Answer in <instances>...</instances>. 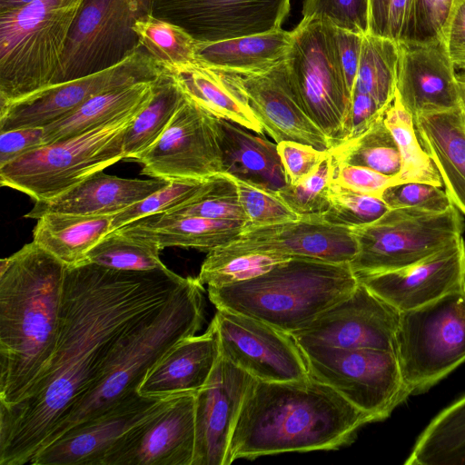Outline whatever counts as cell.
I'll use <instances>...</instances> for the list:
<instances>
[{"instance_id":"6da1fadb","label":"cell","mask_w":465,"mask_h":465,"mask_svg":"<svg viewBox=\"0 0 465 465\" xmlns=\"http://www.w3.org/2000/svg\"><path fill=\"white\" fill-rule=\"evenodd\" d=\"M185 278L167 267H67L56 345L25 396L0 405V465L30 464L97 381L120 341L162 307Z\"/></svg>"},{"instance_id":"7a4b0ae2","label":"cell","mask_w":465,"mask_h":465,"mask_svg":"<svg viewBox=\"0 0 465 465\" xmlns=\"http://www.w3.org/2000/svg\"><path fill=\"white\" fill-rule=\"evenodd\" d=\"M370 422V415L312 375L280 382L255 379L233 428L229 460L336 450Z\"/></svg>"},{"instance_id":"3957f363","label":"cell","mask_w":465,"mask_h":465,"mask_svg":"<svg viewBox=\"0 0 465 465\" xmlns=\"http://www.w3.org/2000/svg\"><path fill=\"white\" fill-rule=\"evenodd\" d=\"M66 269L35 242L0 261V405L19 401L54 351Z\"/></svg>"},{"instance_id":"277c9868","label":"cell","mask_w":465,"mask_h":465,"mask_svg":"<svg viewBox=\"0 0 465 465\" xmlns=\"http://www.w3.org/2000/svg\"><path fill=\"white\" fill-rule=\"evenodd\" d=\"M203 305V284L197 278L185 277L162 307L120 341L95 383L73 407L51 435L47 445L75 425L103 414L138 393L147 371L177 342L195 335L201 329Z\"/></svg>"},{"instance_id":"5b68a950","label":"cell","mask_w":465,"mask_h":465,"mask_svg":"<svg viewBox=\"0 0 465 465\" xmlns=\"http://www.w3.org/2000/svg\"><path fill=\"white\" fill-rule=\"evenodd\" d=\"M359 280L350 263L291 257L236 284L208 288L217 309L241 313L293 333L348 296Z\"/></svg>"},{"instance_id":"8992f818","label":"cell","mask_w":465,"mask_h":465,"mask_svg":"<svg viewBox=\"0 0 465 465\" xmlns=\"http://www.w3.org/2000/svg\"><path fill=\"white\" fill-rule=\"evenodd\" d=\"M83 0H36L0 10V107L55 84Z\"/></svg>"},{"instance_id":"52a82bcc","label":"cell","mask_w":465,"mask_h":465,"mask_svg":"<svg viewBox=\"0 0 465 465\" xmlns=\"http://www.w3.org/2000/svg\"><path fill=\"white\" fill-rule=\"evenodd\" d=\"M143 108L81 134L46 143L1 166V185L35 202L64 193L124 159V133Z\"/></svg>"},{"instance_id":"ba28073f","label":"cell","mask_w":465,"mask_h":465,"mask_svg":"<svg viewBox=\"0 0 465 465\" xmlns=\"http://www.w3.org/2000/svg\"><path fill=\"white\" fill-rule=\"evenodd\" d=\"M395 353L410 395L426 391L465 362V288L400 312Z\"/></svg>"},{"instance_id":"9c48e42d","label":"cell","mask_w":465,"mask_h":465,"mask_svg":"<svg viewBox=\"0 0 465 465\" xmlns=\"http://www.w3.org/2000/svg\"><path fill=\"white\" fill-rule=\"evenodd\" d=\"M357 253L350 266L357 278L416 263L462 237L461 213L416 208L390 209L378 220L351 228Z\"/></svg>"},{"instance_id":"30bf717a","label":"cell","mask_w":465,"mask_h":465,"mask_svg":"<svg viewBox=\"0 0 465 465\" xmlns=\"http://www.w3.org/2000/svg\"><path fill=\"white\" fill-rule=\"evenodd\" d=\"M292 35L285 60L291 84L333 146L341 140L351 94L338 60L332 25L314 17L302 18Z\"/></svg>"},{"instance_id":"8fae6325","label":"cell","mask_w":465,"mask_h":465,"mask_svg":"<svg viewBox=\"0 0 465 465\" xmlns=\"http://www.w3.org/2000/svg\"><path fill=\"white\" fill-rule=\"evenodd\" d=\"M301 351L310 375L331 387L373 421L388 418L410 396L395 351L324 347Z\"/></svg>"},{"instance_id":"7c38bea8","label":"cell","mask_w":465,"mask_h":465,"mask_svg":"<svg viewBox=\"0 0 465 465\" xmlns=\"http://www.w3.org/2000/svg\"><path fill=\"white\" fill-rule=\"evenodd\" d=\"M155 0H83L71 27L56 83L110 67L141 48L133 25Z\"/></svg>"},{"instance_id":"4fadbf2b","label":"cell","mask_w":465,"mask_h":465,"mask_svg":"<svg viewBox=\"0 0 465 465\" xmlns=\"http://www.w3.org/2000/svg\"><path fill=\"white\" fill-rule=\"evenodd\" d=\"M164 71L143 47L95 73L59 82L0 107V132L45 127L99 94L158 79Z\"/></svg>"},{"instance_id":"5bb4252c","label":"cell","mask_w":465,"mask_h":465,"mask_svg":"<svg viewBox=\"0 0 465 465\" xmlns=\"http://www.w3.org/2000/svg\"><path fill=\"white\" fill-rule=\"evenodd\" d=\"M400 312L360 281L345 298L292 333L301 349H378L395 351Z\"/></svg>"},{"instance_id":"9a60e30c","label":"cell","mask_w":465,"mask_h":465,"mask_svg":"<svg viewBox=\"0 0 465 465\" xmlns=\"http://www.w3.org/2000/svg\"><path fill=\"white\" fill-rule=\"evenodd\" d=\"M212 322L221 355L254 379L280 382L310 375L305 358L290 333L224 309H217Z\"/></svg>"},{"instance_id":"2e32d148","label":"cell","mask_w":465,"mask_h":465,"mask_svg":"<svg viewBox=\"0 0 465 465\" xmlns=\"http://www.w3.org/2000/svg\"><path fill=\"white\" fill-rule=\"evenodd\" d=\"M214 115L184 100L158 140L136 162L153 178L203 180L222 173Z\"/></svg>"},{"instance_id":"e0dca14e","label":"cell","mask_w":465,"mask_h":465,"mask_svg":"<svg viewBox=\"0 0 465 465\" xmlns=\"http://www.w3.org/2000/svg\"><path fill=\"white\" fill-rule=\"evenodd\" d=\"M194 450L195 393H183L125 433L101 465H193Z\"/></svg>"},{"instance_id":"ac0fdd59","label":"cell","mask_w":465,"mask_h":465,"mask_svg":"<svg viewBox=\"0 0 465 465\" xmlns=\"http://www.w3.org/2000/svg\"><path fill=\"white\" fill-rule=\"evenodd\" d=\"M291 0H159L171 22L198 42H217L281 29Z\"/></svg>"},{"instance_id":"d6986e66","label":"cell","mask_w":465,"mask_h":465,"mask_svg":"<svg viewBox=\"0 0 465 465\" xmlns=\"http://www.w3.org/2000/svg\"><path fill=\"white\" fill-rule=\"evenodd\" d=\"M255 379L220 358L195 393V450L193 465H230L229 445L248 389Z\"/></svg>"},{"instance_id":"ffe728a7","label":"cell","mask_w":465,"mask_h":465,"mask_svg":"<svg viewBox=\"0 0 465 465\" xmlns=\"http://www.w3.org/2000/svg\"><path fill=\"white\" fill-rule=\"evenodd\" d=\"M225 252H275L333 263H350L357 253L351 228L329 223L319 216L295 221L245 226L238 239L219 247Z\"/></svg>"},{"instance_id":"44dd1931","label":"cell","mask_w":465,"mask_h":465,"mask_svg":"<svg viewBox=\"0 0 465 465\" xmlns=\"http://www.w3.org/2000/svg\"><path fill=\"white\" fill-rule=\"evenodd\" d=\"M397 44L396 94L413 117L463 106L457 71L442 40Z\"/></svg>"},{"instance_id":"7402d4cb","label":"cell","mask_w":465,"mask_h":465,"mask_svg":"<svg viewBox=\"0 0 465 465\" xmlns=\"http://www.w3.org/2000/svg\"><path fill=\"white\" fill-rule=\"evenodd\" d=\"M171 397L134 394L65 431L44 448L30 464L101 465L106 453L125 433L161 409Z\"/></svg>"},{"instance_id":"603a6c76","label":"cell","mask_w":465,"mask_h":465,"mask_svg":"<svg viewBox=\"0 0 465 465\" xmlns=\"http://www.w3.org/2000/svg\"><path fill=\"white\" fill-rule=\"evenodd\" d=\"M358 280L400 312L417 309L465 288V241L461 237L407 267Z\"/></svg>"},{"instance_id":"cb8c5ba5","label":"cell","mask_w":465,"mask_h":465,"mask_svg":"<svg viewBox=\"0 0 465 465\" xmlns=\"http://www.w3.org/2000/svg\"><path fill=\"white\" fill-rule=\"evenodd\" d=\"M240 80L255 116L276 143L293 141L322 151L331 147L294 91L285 61L264 74L240 75Z\"/></svg>"},{"instance_id":"d4e9b609","label":"cell","mask_w":465,"mask_h":465,"mask_svg":"<svg viewBox=\"0 0 465 465\" xmlns=\"http://www.w3.org/2000/svg\"><path fill=\"white\" fill-rule=\"evenodd\" d=\"M221 355L213 322L201 335L187 337L166 351L146 372L138 393L166 398L196 393L210 378Z\"/></svg>"},{"instance_id":"484cf974","label":"cell","mask_w":465,"mask_h":465,"mask_svg":"<svg viewBox=\"0 0 465 465\" xmlns=\"http://www.w3.org/2000/svg\"><path fill=\"white\" fill-rule=\"evenodd\" d=\"M169 183L158 178H121L99 171L54 198L35 202L25 218L38 219L50 213L114 215Z\"/></svg>"},{"instance_id":"4316f807","label":"cell","mask_w":465,"mask_h":465,"mask_svg":"<svg viewBox=\"0 0 465 465\" xmlns=\"http://www.w3.org/2000/svg\"><path fill=\"white\" fill-rule=\"evenodd\" d=\"M213 123L223 173L272 192L287 184L276 143L228 120Z\"/></svg>"},{"instance_id":"83f0119b","label":"cell","mask_w":465,"mask_h":465,"mask_svg":"<svg viewBox=\"0 0 465 465\" xmlns=\"http://www.w3.org/2000/svg\"><path fill=\"white\" fill-rule=\"evenodd\" d=\"M422 148L439 172L445 192L465 215V109L463 106L413 117Z\"/></svg>"},{"instance_id":"f1b7e54d","label":"cell","mask_w":465,"mask_h":465,"mask_svg":"<svg viewBox=\"0 0 465 465\" xmlns=\"http://www.w3.org/2000/svg\"><path fill=\"white\" fill-rule=\"evenodd\" d=\"M167 73L183 96L214 115L240 124L256 134L264 130L255 116L240 75L218 71L200 64Z\"/></svg>"},{"instance_id":"f546056e","label":"cell","mask_w":465,"mask_h":465,"mask_svg":"<svg viewBox=\"0 0 465 465\" xmlns=\"http://www.w3.org/2000/svg\"><path fill=\"white\" fill-rule=\"evenodd\" d=\"M292 38V32L281 28L217 42H198L197 64L241 76L264 74L286 60Z\"/></svg>"},{"instance_id":"4dcf8cb0","label":"cell","mask_w":465,"mask_h":465,"mask_svg":"<svg viewBox=\"0 0 465 465\" xmlns=\"http://www.w3.org/2000/svg\"><path fill=\"white\" fill-rule=\"evenodd\" d=\"M245 226L239 221L157 213L123 227L154 241L162 250L182 247L210 252L238 239Z\"/></svg>"},{"instance_id":"1f68e13d","label":"cell","mask_w":465,"mask_h":465,"mask_svg":"<svg viewBox=\"0 0 465 465\" xmlns=\"http://www.w3.org/2000/svg\"><path fill=\"white\" fill-rule=\"evenodd\" d=\"M114 215L50 213L37 219L33 242L67 267L86 262L88 252L112 231Z\"/></svg>"},{"instance_id":"d6a6232c","label":"cell","mask_w":465,"mask_h":465,"mask_svg":"<svg viewBox=\"0 0 465 465\" xmlns=\"http://www.w3.org/2000/svg\"><path fill=\"white\" fill-rule=\"evenodd\" d=\"M156 80L93 96L72 114L44 127L45 144L81 134L143 108L153 96Z\"/></svg>"},{"instance_id":"836d02e7","label":"cell","mask_w":465,"mask_h":465,"mask_svg":"<svg viewBox=\"0 0 465 465\" xmlns=\"http://www.w3.org/2000/svg\"><path fill=\"white\" fill-rule=\"evenodd\" d=\"M404 464L465 465V395L430 420Z\"/></svg>"},{"instance_id":"e575fe53","label":"cell","mask_w":465,"mask_h":465,"mask_svg":"<svg viewBox=\"0 0 465 465\" xmlns=\"http://www.w3.org/2000/svg\"><path fill=\"white\" fill-rule=\"evenodd\" d=\"M183 100L173 78L164 72L155 81L152 98L124 133V159L136 161L148 150L163 134Z\"/></svg>"},{"instance_id":"d590c367","label":"cell","mask_w":465,"mask_h":465,"mask_svg":"<svg viewBox=\"0 0 465 465\" xmlns=\"http://www.w3.org/2000/svg\"><path fill=\"white\" fill-rule=\"evenodd\" d=\"M398 64L397 42L388 36L364 35L353 92L371 96L387 109L396 93Z\"/></svg>"},{"instance_id":"8d00e7d4","label":"cell","mask_w":465,"mask_h":465,"mask_svg":"<svg viewBox=\"0 0 465 465\" xmlns=\"http://www.w3.org/2000/svg\"><path fill=\"white\" fill-rule=\"evenodd\" d=\"M133 29L141 46L164 71L197 64V44L184 28L153 14L136 20Z\"/></svg>"},{"instance_id":"74e56055","label":"cell","mask_w":465,"mask_h":465,"mask_svg":"<svg viewBox=\"0 0 465 465\" xmlns=\"http://www.w3.org/2000/svg\"><path fill=\"white\" fill-rule=\"evenodd\" d=\"M328 152L335 163L364 166L398 178L401 173V153L384 114L361 134L331 146Z\"/></svg>"},{"instance_id":"f35d334b","label":"cell","mask_w":465,"mask_h":465,"mask_svg":"<svg viewBox=\"0 0 465 465\" xmlns=\"http://www.w3.org/2000/svg\"><path fill=\"white\" fill-rule=\"evenodd\" d=\"M384 123L401 153L400 183H422L441 187L440 175L418 139L413 116L402 105L396 93L384 113Z\"/></svg>"},{"instance_id":"ab89813d","label":"cell","mask_w":465,"mask_h":465,"mask_svg":"<svg viewBox=\"0 0 465 465\" xmlns=\"http://www.w3.org/2000/svg\"><path fill=\"white\" fill-rule=\"evenodd\" d=\"M154 241L124 227L111 231L87 254L86 262L123 271L146 272L166 267Z\"/></svg>"},{"instance_id":"60d3db41","label":"cell","mask_w":465,"mask_h":465,"mask_svg":"<svg viewBox=\"0 0 465 465\" xmlns=\"http://www.w3.org/2000/svg\"><path fill=\"white\" fill-rule=\"evenodd\" d=\"M291 256L275 252H225L220 249L208 252L197 277L208 288L236 284L262 275Z\"/></svg>"},{"instance_id":"b9f144b4","label":"cell","mask_w":465,"mask_h":465,"mask_svg":"<svg viewBox=\"0 0 465 465\" xmlns=\"http://www.w3.org/2000/svg\"><path fill=\"white\" fill-rule=\"evenodd\" d=\"M163 213L239 221L247 225L235 182L230 175L223 173L211 177L203 191L191 201Z\"/></svg>"},{"instance_id":"7bdbcfd3","label":"cell","mask_w":465,"mask_h":465,"mask_svg":"<svg viewBox=\"0 0 465 465\" xmlns=\"http://www.w3.org/2000/svg\"><path fill=\"white\" fill-rule=\"evenodd\" d=\"M210 179L170 181L163 188L114 214L112 231L144 217L166 213L191 201L203 191Z\"/></svg>"},{"instance_id":"ee69618b","label":"cell","mask_w":465,"mask_h":465,"mask_svg":"<svg viewBox=\"0 0 465 465\" xmlns=\"http://www.w3.org/2000/svg\"><path fill=\"white\" fill-rule=\"evenodd\" d=\"M332 160L328 154L316 171L297 184H286L278 196L300 216H320L330 207Z\"/></svg>"},{"instance_id":"f6af8a7d","label":"cell","mask_w":465,"mask_h":465,"mask_svg":"<svg viewBox=\"0 0 465 465\" xmlns=\"http://www.w3.org/2000/svg\"><path fill=\"white\" fill-rule=\"evenodd\" d=\"M389 210L381 197L356 193L331 182L330 207L319 217L329 223L353 228L378 220Z\"/></svg>"},{"instance_id":"bcb514c9","label":"cell","mask_w":465,"mask_h":465,"mask_svg":"<svg viewBox=\"0 0 465 465\" xmlns=\"http://www.w3.org/2000/svg\"><path fill=\"white\" fill-rule=\"evenodd\" d=\"M232 177V176H231ZM239 201L247 219L246 226H264L301 218L276 193L255 184L233 178Z\"/></svg>"},{"instance_id":"7dc6e473","label":"cell","mask_w":465,"mask_h":465,"mask_svg":"<svg viewBox=\"0 0 465 465\" xmlns=\"http://www.w3.org/2000/svg\"><path fill=\"white\" fill-rule=\"evenodd\" d=\"M302 15L362 35L370 32V0H303Z\"/></svg>"},{"instance_id":"c3c4849f","label":"cell","mask_w":465,"mask_h":465,"mask_svg":"<svg viewBox=\"0 0 465 465\" xmlns=\"http://www.w3.org/2000/svg\"><path fill=\"white\" fill-rule=\"evenodd\" d=\"M381 199L390 209L416 208L444 212L453 206L448 193L440 187L422 183H401L388 187Z\"/></svg>"},{"instance_id":"681fc988","label":"cell","mask_w":465,"mask_h":465,"mask_svg":"<svg viewBox=\"0 0 465 465\" xmlns=\"http://www.w3.org/2000/svg\"><path fill=\"white\" fill-rule=\"evenodd\" d=\"M332 165V183L356 193L381 198L388 187L401 183L398 177L388 176L368 167L333 162Z\"/></svg>"},{"instance_id":"f907efd6","label":"cell","mask_w":465,"mask_h":465,"mask_svg":"<svg viewBox=\"0 0 465 465\" xmlns=\"http://www.w3.org/2000/svg\"><path fill=\"white\" fill-rule=\"evenodd\" d=\"M287 184H297L313 173L328 154L312 145L293 141H282L277 143Z\"/></svg>"},{"instance_id":"816d5d0a","label":"cell","mask_w":465,"mask_h":465,"mask_svg":"<svg viewBox=\"0 0 465 465\" xmlns=\"http://www.w3.org/2000/svg\"><path fill=\"white\" fill-rule=\"evenodd\" d=\"M453 3L454 0H416L410 39L443 41L444 27Z\"/></svg>"},{"instance_id":"f5cc1de1","label":"cell","mask_w":465,"mask_h":465,"mask_svg":"<svg viewBox=\"0 0 465 465\" xmlns=\"http://www.w3.org/2000/svg\"><path fill=\"white\" fill-rule=\"evenodd\" d=\"M45 144L44 127L0 132V167Z\"/></svg>"},{"instance_id":"db71d44e","label":"cell","mask_w":465,"mask_h":465,"mask_svg":"<svg viewBox=\"0 0 465 465\" xmlns=\"http://www.w3.org/2000/svg\"><path fill=\"white\" fill-rule=\"evenodd\" d=\"M386 109L370 95L353 92L351 104L340 143L354 138L368 130Z\"/></svg>"},{"instance_id":"11a10c76","label":"cell","mask_w":465,"mask_h":465,"mask_svg":"<svg viewBox=\"0 0 465 465\" xmlns=\"http://www.w3.org/2000/svg\"><path fill=\"white\" fill-rule=\"evenodd\" d=\"M338 60L350 94L352 96L362 45V35L332 25Z\"/></svg>"},{"instance_id":"9f6ffc18","label":"cell","mask_w":465,"mask_h":465,"mask_svg":"<svg viewBox=\"0 0 465 465\" xmlns=\"http://www.w3.org/2000/svg\"><path fill=\"white\" fill-rule=\"evenodd\" d=\"M443 42L456 71L465 74V0H454L444 27Z\"/></svg>"},{"instance_id":"6f0895ef","label":"cell","mask_w":465,"mask_h":465,"mask_svg":"<svg viewBox=\"0 0 465 465\" xmlns=\"http://www.w3.org/2000/svg\"><path fill=\"white\" fill-rule=\"evenodd\" d=\"M415 4L416 0H389L388 37L397 43L411 38Z\"/></svg>"},{"instance_id":"680465c9","label":"cell","mask_w":465,"mask_h":465,"mask_svg":"<svg viewBox=\"0 0 465 465\" xmlns=\"http://www.w3.org/2000/svg\"><path fill=\"white\" fill-rule=\"evenodd\" d=\"M389 0H370V32L388 36Z\"/></svg>"},{"instance_id":"91938a15","label":"cell","mask_w":465,"mask_h":465,"mask_svg":"<svg viewBox=\"0 0 465 465\" xmlns=\"http://www.w3.org/2000/svg\"><path fill=\"white\" fill-rule=\"evenodd\" d=\"M36 0H0V10L16 8Z\"/></svg>"},{"instance_id":"94428289","label":"cell","mask_w":465,"mask_h":465,"mask_svg":"<svg viewBox=\"0 0 465 465\" xmlns=\"http://www.w3.org/2000/svg\"><path fill=\"white\" fill-rule=\"evenodd\" d=\"M457 78L460 85L462 104L465 109V74L457 73Z\"/></svg>"}]
</instances>
